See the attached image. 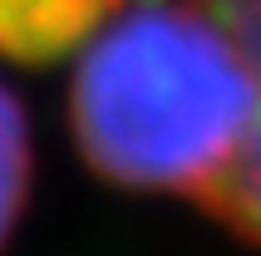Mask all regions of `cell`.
I'll use <instances>...</instances> for the list:
<instances>
[{"instance_id":"6da1fadb","label":"cell","mask_w":261,"mask_h":256,"mask_svg":"<svg viewBox=\"0 0 261 256\" xmlns=\"http://www.w3.org/2000/svg\"><path fill=\"white\" fill-rule=\"evenodd\" d=\"M256 69L212 0H118L79 44L74 138L114 183L212 202L256 123Z\"/></svg>"},{"instance_id":"277c9868","label":"cell","mask_w":261,"mask_h":256,"mask_svg":"<svg viewBox=\"0 0 261 256\" xmlns=\"http://www.w3.org/2000/svg\"><path fill=\"white\" fill-rule=\"evenodd\" d=\"M30 187V128L25 109L15 104V94L0 84V242L10 237L15 217L25 207Z\"/></svg>"},{"instance_id":"3957f363","label":"cell","mask_w":261,"mask_h":256,"mask_svg":"<svg viewBox=\"0 0 261 256\" xmlns=\"http://www.w3.org/2000/svg\"><path fill=\"white\" fill-rule=\"evenodd\" d=\"M118 0H0V49L15 59H49L99 30Z\"/></svg>"},{"instance_id":"7a4b0ae2","label":"cell","mask_w":261,"mask_h":256,"mask_svg":"<svg viewBox=\"0 0 261 256\" xmlns=\"http://www.w3.org/2000/svg\"><path fill=\"white\" fill-rule=\"evenodd\" d=\"M212 5L237 30V40L247 49L251 69H256V89H261V0H212ZM207 207L227 227H237L242 237L261 242V104H256V123H251V138L242 148V158H237V168L227 172V183L212 192Z\"/></svg>"}]
</instances>
